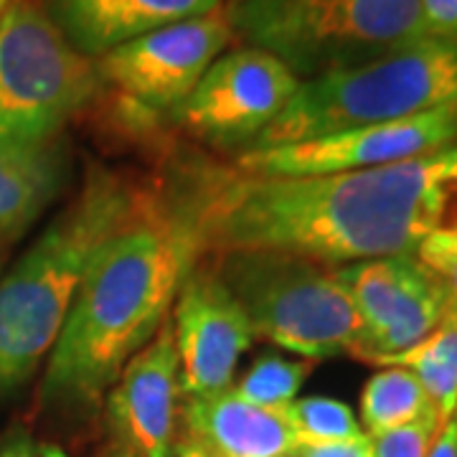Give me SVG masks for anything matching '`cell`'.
I'll list each match as a JSON object with an SVG mask.
<instances>
[{
	"instance_id": "d6986e66",
	"label": "cell",
	"mask_w": 457,
	"mask_h": 457,
	"mask_svg": "<svg viewBox=\"0 0 457 457\" xmlns=\"http://www.w3.org/2000/svg\"><path fill=\"white\" fill-rule=\"evenodd\" d=\"M297 435L300 445H328L363 437L361 422L345 402L330 396H305L279 409ZM297 445V447H300Z\"/></svg>"
},
{
	"instance_id": "9c48e42d",
	"label": "cell",
	"mask_w": 457,
	"mask_h": 457,
	"mask_svg": "<svg viewBox=\"0 0 457 457\" xmlns=\"http://www.w3.org/2000/svg\"><path fill=\"white\" fill-rule=\"evenodd\" d=\"M455 143L457 102H447L404 120L336 132L295 145L245 150L237 155L231 168L245 176L308 179L404 163L455 147Z\"/></svg>"
},
{
	"instance_id": "4316f807",
	"label": "cell",
	"mask_w": 457,
	"mask_h": 457,
	"mask_svg": "<svg viewBox=\"0 0 457 457\" xmlns=\"http://www.w3.org/2000/svg\"><path fill=\"white\" fill-rule=\"evenodd\" d=\"M0 457H66L59 447L49 445H31V442H21L16 447H8Z\"/></svg>"
},
{
	"instance_id": "83f0119b",
	"label": "cell",
	"mask_w": 457,
	"mask_h": 457,
	"mask_svg": "<svg viewBox=\"0 0 457 457\" xmlns=\"http://www.w3.org/2000/svg\"><path fill=\"white\" fill-rule=\"evenodd\" d=\"M11 0H0V16H3V11H5V5H8Z\"/></svg>"
},
{
	"instance_id": "3957f363",
	"label": "cell",
	"mask_w": 457,
	"mask_h": 457,
	"mask_svg": "<svg viewBox=\"0 0 457 457\" xmlns=\"http://www.w3.org/2000/svg\"><path fill=\"white\" fill-rule=\"evenodd\" d=\"M155 198V188L125 173L92 168L79 194L0 279V396L36 374L92 262Z\"/></svg>"
},
{
	"instance_id": "603a6c76",
	"label": "cell",
	"mask_w": 457,
	"mask_h": 457,
	"mask_svg": "<svg viewBox=\"0 0 457 457\" xmlns=\"http://www.w3.org/2000/svg\"><path fill=\"white\" fill-rule=\"evenodd\" d=\"M429 36L457 41V0H420Z\"/></svg>"
},
{
	"instance_id": "7c38bea8",
	"label": "cell",
	"mask_w": 457,
	"mask_h": 457,
	"mask_svg": "<svg viewBox=\"0 0 457 457\" xmlns=\"http://www.w3.org/2000/svg\"><path fill=\"white\" fill-rule=\"evenodd\" d=\"M170 328L186 399L228 389L239 361L257 338L227 282L204 257L180 282Z\"/></svg>"
},
{
	"instance_id": "ac0fdd59",
	"label": "cell",
	"mask_w": 457,
	"mask_h": 457,
	"mask_svg": "<svg viewBox=\"0 0 457 457\" xmlns=\"http://www.w3.org/2000/svg\"><path fill=\"white\" fill-rule=\"evenodd\" d=\"M432 407L425 386L407 369H381L361 392V429L366 437L404 427Z\"/></svg>"
},
{
	"instance_id": "44dd1931",
	"label": "cell",
	"mask_w": 457,
	"mask_h": 457,
	"mask_svg": "<svg viewBox=\"0 0 457 457\" xmlns=\"http://www.w3.org/2000/svg\"><path fill=\"white\" fill-rule=\"evenodd\" d=\"M440 429L442 422L437 409H429L425 417L409 425L369 437L371 457H429Z\"/></svg>"
},
{
	"instance_id": "484cf974",
	"label": "cell",
	"mask_w": 457,
	"mask_h": 457,
	"mask_svg": "<svg viewBox=\"0 0 457 457\" xmlns=\"http://www.w3.org/2000/svg\"><path fill=\"white\" fill-rule=\"evenodd\" d=\"M170 457H224V455L213 453L212 447H206L204 442H198L186 435V437H180L179 442H173Z\"/></svg>"
},
{
	"instance_id": "8992f818",
	"label": "cell",
	"mask_w": 457,
	"mask_h": 457,
	"mask_svg": "<svg viewBox=\"0 0 457 457\" xmlns=\"http://www.w3.org/2000/svg\"><path fill=\"white\" fill-rule=\"evenodd\" d=\"M212 264L254 336L305 361L353 353L359 315L341 267L278 249L216 252Z\"/></svg>"
},
{
	"instance_id": "277c9868",
	"label": "cell",
	"mask_w": 457,
	"mask_h": 457,
	"mask_svg": "<svg viewBox=\"0 0 457 457\" xmlns=\"http://www.w3.org/2000/svg\"><path fill=\"white\" fill-rule=\"evenodd\" d=\"M447 102H457V41L427 36L374 62L305 79L249 150L404 120Z\"/></svg>"
},
{
	"instance_id": "7402d4cb",
	"label": "cell",
	"mask_w": 457,
	"mask_h": 457,
	"mask_svg": "<svg viewBox=\"0 0 457 457\" xmlns=\"http://www.w3.org/2000/svg\"><path fill=\"white\" fill-rule=\"evenodd\" d=\"M414 257L440 279L450 300V308H457V239L427 242Z\"/></svg>"
},
{
	"instance_id": "f1b7e54d",
	"label": "cell",
	"mask_w": 457,
	"mask_h": 457,
	"mask_svg": "<svg viewBox=\"0 0 457 457\" xmlns=\"http://www.w3.org/2000/svg\"><path fill=\"white\" fill-rule=\"evenodd\" d=\"M125 457H132V455H128V453H125Z\"/></svg>"
},
{
	"instance_id": "cb8c5ba5",
	"label": "cell",
	"mask_w": 457,
	"mask_h": 457,
	"mask_svg": "<svg viewBox=\"0 0 457 457\" xmlns=\"http://www.w3.org/2000/svg\"><path fill=\"white\" fill-rule=\"evenodd\" d=\"M295 457H371V445L363 435L359 440L328 442V445H300Z\"/></svg>"
},
{
	"instance_id": "d4e9b609",
	"label": "cell",
	"mask_w": 457,
	"mask_h": 457,
	"mask_svg": "<svg viewBox=\"0 0 457 457\" xmlns=\"http://www.w3.org/2000/svg\"><path fill=\"white\" fill-rule=\"evenodd\" d=\"M429 457H457V414L440 429Z\"/></svg>"
},
{
	"instance_id": "9a60e30c",
	"label": "cell",
	"mask_w": 457,
	"mask_h": 457,
	"mask_svg": "<svg viewBox=\"0 0 457 457\" xmlns=\"http://www.w3.org/2000/svg\"><path fill=\"white\" fill-rule=\"evenodd\" d=\"M183 420L188 437L224 457H287L300 445L282 411L257 407L231 386L206 396H188Z\"/></svg>"
},
{
	"instance_id": "4fadbf2b",
	"label": "cell",
	"mask_w": 457,
	"mask_h": 457,
	"mask_svg": "<svg viewBox=\"0 0 457 457\" xmlns=\"http://www.w3.org/2000/svg\"><path fill=\"white\" fill-rule=\"evenodd\" d=\"M179 402V351L170 320H165L110 386L107 417L128 455L170 457Z\"/></svg>"
},
{
	"instance_id": "52a82bcc",
	"label": "cell",
	"mask_w": 457,
	"mask_h": 457,
	"mask_svg": "<svg viewBox=\"0 0 457 457\" xmlns=\"http://www.w3.org/2000/svg\"><path fill=\"white\" fill-rule=\"evenodd\" d=\"M102 92L82 56L38 0H11L0 16V137L49 143Z\"/></svg>"
},
{
	"instance_id": "6da1fadb",
	"label": "cell",
	"mask_w": 457,
	"mask_h": 457,
	"mask_svg": "<svg viewBox=\"0 0 457 457\" xmlns=\"http://www.w3.org/2000/svg\"><path fill=\"white\" fill-rule=\"evenodd\" d=\"M179 209L201 252L278 249L330 267L457 239V145L404 163L264 179L201 168Z\"/></svg>"
},
{
	"instance_id": "5bb4252c",
	"label": "cell",
	"mask_w": 457,
	"mask_h": 457,
	"mask_svg": "<svg viewBox=\"0 0 457 457\" xmlns=\"http://www.w3.org/2000/svg\"><path fill=\"white\" fill-rule=\"evenodd\" d=\"M82 56L97 62L135 38L186 18L209 16L224 0H38Z\"/></svg>"
},
{
	"instance_id": "30bf717a",
	"label": "cell",
	"mask_w": 457,
	"mask_h": 457,
	"mask_svg": "<svg viewBox=\"0 0 457 457\" xmlns=\"http://www.w3.org/2000/svg\"><path fill=\"white\" fill-rule=\"evenodd\" d=\"M300 84L267 51L252 46L224 51L173 114V122L209 145L245 153L285 112Z\"/></svg>"
},
{
	"instance_id": "ba28073f",
	"label": "cell",
	"mask_w": 457,
	"mask_h": 457,
	"mask_svg": "<svg viewBox=\"0 0 457 457\" xmlns=\"http://www.w3.org/2000/svg\"><path fill=\"white\" fill-rule=\"evenodd\" d=\"M231 41L224 8L170 23L97 59L102 89L140 122L173 117Z\"/></svg>"
},
{
	"instance_id": "ffe728a7",
	"label": "cell",
	"mask_w": 457,
	"mask_h": 457,
	"mask_svg": "<svg viewBox=\"0 0 457 457\" xmlns=\"http://www.w3.org/2000/svg\"><path fill=\"white\" fill-rule=\"evenodd\" d=\"M311 374L308 361L282 359V356H262L246 371L234 392L242 399L264 409H285L297 399L303 381Z\"/></svg>"
},
{
	"instance_id": "4dcf8cb0",
	"label": "cell",
	"mask_w": 457,
	"mask_h": 457,
	"mask_svg": "<svg viewBox=\"0 0 457 457\" xmlns=\"http://www.w3.org/2000/svg\"><path fill=\"white\" fill-rule=\"evenodd\" d=\"M287 457H295V455H287Z\"/></svg>"
},
{
	"instance_id": "8fae6325",
	"label": "cell",
	"mask_w": 457,
	"mask_h": 457,
	"mask_svg": "<svg viewBox=\"0 0 457 457\" xmlns=\"http://www.w3.org/2000/svg\"><path fill=\"white\" fill-rule=\"evenodd\" d=\"M341 278L359 315L353 356L366 363L425 341L450 308L442 282L414 254L345 264Z\"/></svg>"
},
{
	"instance_id": "e0dca14e",
	"label": "cell",
	"mask_w": 457,
	"mask_h": 457,
	"mask_svg": "<svg viewBox=\"0 0 457 457\" xmlns=\"http://www.w3.org/2000/svg\"><path fill=\"white\" fill-rule=\"evenodd\" d=\"M378 369H407L425 386L442 427L457 414V308H447L440 326L425 341L376 361Z\"/></svg>"
},
{
	"instance_id": "2e32d148",
	"label": "cell",
	"mask_w": 457,
	"mask_h": 457,
	"mask_svg": "<svg viewBox=\"0 0 457 457\" xmlns=\"http://www.w3.org/2000/svg\"><path fill=\"white\" fill-rule=\"evenodd\" d=\"M66 168L62 137L49 143L0 137V246L18 239L62 194Z\"/></svg>"
},
{
	"instance_id": "f546056e",
	"label": "cell",
	"mask_w": 457,
	"mask_h": 457,
	"mask_svg": "<svg viewBox=\"0 0 457 457\" xmlns=\"http://www.w3.org/2000/svg\"><path fill=\"white\" fill-rule=\"evenodd\" d=\"M0 260H3V254H0Z\"/></svg>"
},
{
	"instance_id": "5b68a950",
	"label": "cell",
	"mask_w": 457,
	"mask_h": 457,
	"mask_svg": "<svg viewBox=\"0 0 457 457\" xmlns=\"http://www.w3.org/2000/svg\"><path fill=\"white\" fill-rule=\"evenodd\" d=\"M234 38L300 82L366 64L429 36L420 0H224Z\"/></svg>"
},
{
	"instance_id": "7a4b0ae2",
	"label": "cell",
	"mask_w": 457,
	"mask_h": 457,
	"mask_svg": "<svg viewBox=\"0 0 457 457\" xmlns=\"http://www.w3.org/2000/svg\"><path fill=\"white\" fill-rule=\"evenodd\" d=\"M204 257L176 201L155 204L92 262L41 381L46 404L92 407L168 320L180 282Z\"/></svg>"
}]
</instances>
